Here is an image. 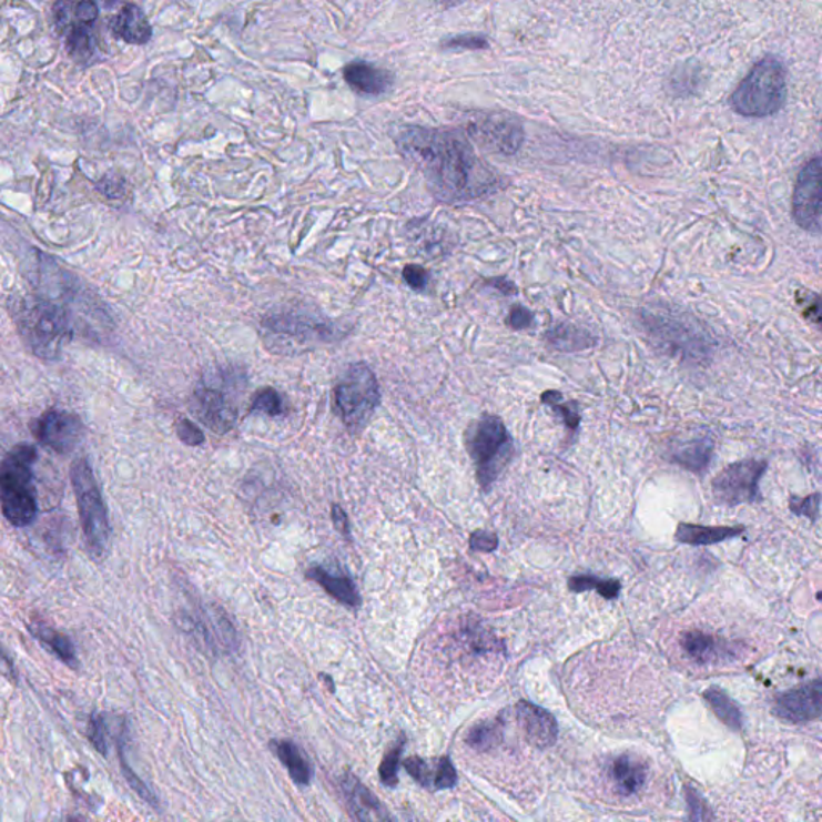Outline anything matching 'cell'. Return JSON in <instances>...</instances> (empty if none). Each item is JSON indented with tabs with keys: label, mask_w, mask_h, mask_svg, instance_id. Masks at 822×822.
<instances>
[{
	"label": "cell",
	"mask_w": 822,
	"mask_h": 822,
	"mask_svg": "<svg viewBox=\"0 0 822 822\" xmlns=\"http://www.w3.org/2000/svg\"><path fill=\"white\" fill-rule=\"evenodd\" d=\"M793 221L806 232L821 233V158L808 161L800 171L792 201Z\"/></svg>",
	"instance_id": "cell-11"
},
{
	"label": "cell",
	"mask_w": 822,
	"mask_h": 822,
	"mask_svg": "<svg viewBox=\"0 0 822 822\" xmlns=\"http://www.w3.org/2000/svg\"><path fill=\"white\" fill-rule=\"evenodd\" d=\"M788 100V70L777 57H764L750 70L730 97L735 113L745 118H768L779 113Z\"/></svg>",
	"instance_id": "cell-4"
},
{
	"label": "cell",
	"mask_w": 822,
	"mask_h": 822,
	"mask_svg": "<svg viewBox=\"0 0 822 822\" xmlns=\"http://www.w3.org/2000/svg\"><path fill=\"white\" fill-rule=\"evenodd\" d=\"M12 318L27 346L38 357L55 361L73 335L71 317L61 303L45 294L16 297Z\"/></svg>",
	"instance_id": "cell-2"
},
{
	"label": "cell",
	"mask_w": 822,
	"mask_h": 822,
	"mask_svg": "<svg viewBox=\"0 0 822 822\" xmlns=\"http://www.w3.org/2000/svg\"><path fill=\"white\" fill-rule=\"evenodd\" d=\"M820 494L811 495V497L803 498V500L792 498L791 509L795 515L806 516V518L818 520L820 518Z\"/></svg>",
	"instance_id": "cell-40"
},
{
	"label": "cell",
	"mask_w": 822,
	"mask_h": 822,
	"mask_svg": "<svg viewBox=\"0 0 822 822\" xmlns=\"http://www.w3.org/2000/svg\"><path fill=\"white\" fill-rule=\"evenodd\" d=\"M32 433L44 447L64 455L78 447L84 434V426L79 416L73 413L52 408L35 419Z\"/></svg>",
	"instance_id": "cell-13"
},
{
	"label": "cell",
	"mask_w": 822,
	"mask_h": 822,
	"mask_svg": "<svg viewBox=\"0 0 822 822\" xmlns=\"http://www.w3.org/2000/svg\"><path fill=\"white\" fill-rule=\"evenodd\" d=\"M768 463L763 459H742L727 466L713 479V497L721 505L738 506L759 500V484Z\"/></svg>",
	"instance_id": "cell-10"
},
{
	"label": "cell",
	"mask_w": 822,
	"mask_h": 822,
	"mask_svg": "<svg viewBox=\"0 0 822 822\" xmlns=\"http://www.w3.org/2000/svg\"><path fill=\"white\" fill-rule=\"evenodd\" d=\"M347 806L352 816L358 821H389L390 814L382 805L375 793L366 789L357 778L346 774L341 781Z\"/></svg>",
	"instance_id": "cell-18"
},
{
	"label": "cell",
	"mask_w": 822,
	"mask_h": 822,
	"mask_svg": "<svg viewBox=\"0 0 822 822\" xmlns=\"http://www.w3.org/2000/svg\"><path fill=\"white\" fill-rule=\"evenodd\" d=\"M569 335V326H558L549 333V343L559 351H581L591 346V336L581 329L574 328Z\"/></svg>",
	"instance_id": "cell-29"
},
{
	"label": "cell",
	"mask_w": 822,
	"mask_h": 822,
	"mask_svg": "<svg viewBox=\"0 0 822 822\" xmlns=\"http://www.w3.org/2000/svg\"><path fill=\"white\" fill-rule=\"evenodd\" d=\"M466 448L476 466V476L484 490H490L515 455V442L501 418L484 415L466 430Z\"/></svg>",
	"instance_id": "cell-5"
},
{
	"label": "cell",
	"mask_w": 822,
	"mask_h": 822,
	"mask_svg": "<svg viewBox=\"0 0 822 822\" xmlns=\"http://www.w3.org/2000/svg\"><path fill=\"white\" fill-rule=\"evenodd\" d=\"M332 518H333V522H335L337 532H341L343 535H346V537H349L351 535L349 518H347L346 513H344V509L341 508L339 505L333 506Z\"/></svg>",
	"instance_id": "cell-44"
},
{
	"label": "cell",
	"mask_w": 822,
	"mask_h": 822,
	"mask_svg": "<svg viewBox=\"0 0 822 822\" xmlns=\"http://www.w3.org/2000/svg\"><path fill=\"white\" fill-rule=\"evenodd\" d=\"M501 739V723L500 721H490V723H480L474 727L469 731L466 742L473 749L479 750V752H487L491 747H495L500 742Z\"/></svg>",
	"instance_id": "cell-31"
},
{
	"label": "cell",
	"mask_w": 822,
	"mask_h": 822,
	"mask_svg": "<svg viewBox=\"0 0 822 822\" xmlns=\"http://www.w3.org/2000/svg\"><path fill=\"white\" fill-rule=\"evenodd\" d=\"M516 716H518L520 730L526 734L529 744L540 747V749L555 745L558 739V723L548 710L522 701L516 706Z\"/></svg>",
	"instance_id": "cell-17"
},
{
	"label": "cell",
	"mask_w": 822,
	"mask_h": 822,
	"mask_svg": "<svg viewBox=\"0 0 822 822\" xmlns=\"http://www.w3.org/2000/svg\"><path fill=\"white\" fill-rule=\"evenodd\" d=\"M469 545H471V549H474V551L490 552L494 551V549H497L498 538L497 535L486 532V530H477V532H474L471 535Z\"/></svg>",
	"instance_id": "cell-43"
},
{
	"label": "cell",
	"mask_w": 822,
	"mask_h": 822,
	"mask_svg": "<svg viewBox=\"0 0 822 822\" xmlns=\"http://www.w3.org/2000/svg\"><path fill=\"white\" fill-rule=\"evenodd\" d=\"M405 770L419 784L425 785V788H433L434 770L425 760L419 759V757H412V759L405 760Z\"/></svg>",
	"instance_id": "cell-37"
},
{
	"label": "cell",
	"mask_w": 822,
	"mask_h": 822,
	"mask_svg": "<svg viewBox=\"0 0 822 822\" xmlns=\"http://www.w3.org/2000/svg\"><path fill=\"white\" fill-rule=\"evenodd\" d=\"M190 412L210 427L215 434H225L233 429L239 418V410L232 398L217 387L199 384L190 398Z\"/></svg>",
	"instance_id": "cell-14"
},
{
	"label": "cell",
	"mask_w": 822,
	"mask_h": 822,
	"mask_svg": "<svg viewBox=\"0 0 822 822\" xmlns=\"http://www.w3.org/2000/svg\"><path fill=\"white\" fill-rule=\"evenodd\" d=\"M108 728L105 718L100 716H93L89 721V739L93 747L99 750L102 755H108Z\"/></svg>",
	"instance_id": "cell-38"
},
{
	"label": "cell",
	"mask_w": 822,
	"mask_h": 822,
	"mask_svg": "<svg viewBox=\"0 0 822 822\" xmlns=\"http://www.w3.org/2000/svg\"><path fill=\"white\" fill-rule=\"evenodd\" d=\"M402 275H404L405 283L415 291L426 290L427 283H429V274H427L426 268L422 267V265H405Z\"/></svg>",
	"instance_id": "cell-41"
},
{
	"label": "cell",
	"mask_w": 822,
	"mask_h": 822,
	"mask_svg": "<svg viewBox=\"0 0 822 822\" xmlns=\"http://www.w3.org/2000/svg\"><path fill=\"white\" fill-rule=\"evenodd\" d=\"M407 738L404 734L398 735L396 744L390 747L389 752L384 757L382 767H379V778L387 788H396L398 782V764H400L402 753H404Z\"/></svg>",
	"instance_id": "cell-32"
},
{
	"label": "cell",
	"mask_w": 822,
	"mask_h": 822,
	"mask_svg": "<svg viewBox=\"0 0 822 822\" xmlns=\"http://www.w3.org/2000/svg\"><path fill=\"white\" fill-rule=\"evenodd\" d=\"M250 412H261L268 416H280L285 412L282 396L274 387H262L251 398Z\"/></svg>",
	"instance_id": "cell-33"
},
{
	"label": "cell",
	"mask_w": 822,
	"mask_h": 822,
	"mask_svg": "<svg viewBox=\"0 0 822 822\" xmlns=\"http://www.w3.org/2000/svg\"><path fill=\"white\" fill-rule=\"evenodd\" d=\"M382 404L378 378L366 364L349 365L333 389V408L351 433H361Z\"/></svg>",
	"instance_id": "cell-6"
},
{
	"label": "cell",
	"mask_w": 822,
	"mask_h": 822,
	"mask_svg": "<svg viewBox=\"0 0 822 822\" xmlns=\"http://www.w3.org/2000/svg\"><path fill=\"white\" fill-rule=\"evenodd\" d=\"M38 451L20 444L0 463V508L12 526L27 527L38 516L34 465Z\"/></svg>",
	"instance_id": "cell-3"
},
{
	"label": "cell",
	"mask_w": 822,
	"mask_h": 822,
	"mask_svg": "<svg viewBox=\"0 0 822 822\" xmlns=\"http://www.w3.org/2000/svg\"><path fill=\"white\" fill-rule=\"evenodd\" d=\"M114 35L132 45H143L152 39L153 30L143 10L135 3H125L111 21Z\"/></svg>",
	"instance_id": "cell-21"
},
{
	"label": "cell",
	"mask_w": 822,
	"mask_h": 822,
	"mask_svg": "<svg viewBox=\"0 0 822 822\" xmlns=\"http://www.w3.org/2000/svg\"><path fill=\"white\" fill-rule=\"evenodd\" d=\"M713 455V442L701 437V439L688 440L671 454V461L683 466L692 473H703L709 468Z\"/></svg>",
	"instance_id": "cell-24"
},
{
	"label": "cell",
	"mask_w": 822,
	"mask_h": 822,
	"mask_svg": "<svg viewBox=\"0 0 822 822\" xmlns=\"http://www.w3.org/2000/svg\"><path fill=\"white\" fill-rule=\"evenodd\" d=\"M71 484L77 495L79 519L89 552L103 559L110 548L111 527L102 491L88 459L79 458L71 466Z\"/></svg>",
	"instance_id": "cell-7"
},
{
	"label": "cell",
	"mask_w": 822,
	"mask_h": 822,
	"mask_svg": "<svg viewBox=\"0 0 822 822\" xmlns=\"http://www.w3.org/2000/svg\"><path fill=\"white\" fill-rule=\"evenodd\" d=\"M52 20L68 55L78 63L89 61L93 53L92 30L99 20L95 0H57Z\"/></svg>",
	"instance_id": "cell-8"
},
{
	"label": "cell",
	"mask_w": 822,
	"mask_h": 822,
	"mask_svg": "<svg viewBox=\"0 0 822 822\" xmlns=\"http://www.w3.org/2000/svg\"><path fill=\"white\" fill-rule=\"evenodd\" d=\"M703 698H706V701L712 707L713 712L717 713V717L727 727H730L731 730H741L742 723H744L741 709L735 706V702L732 701L727 692L721 691L720 688H710L703 692Z\"/></svg>",
	"instance_id": "cell-27"
},
{
	"label": "cell",
	"mask_w": 822,
	"mask_h": 822,
	"mask_svg": "<svg viewBox=\"0 0 822 822\" xmlns=\"http://www.w3.org/2000/svg\"><path fill=\"white\" fill-rule=\"evenodd\" d=\"M821 680H814L813 683L779 696L774 713L793 723L818 720L821 717Z\"/></svg>",
	"instance_id": "cell-16"
},
{
	"label": "cell",
	"mask_w": 822,
	"mask_h": 822,
	"mask_svg": "<svg viewBox=\"0 0 822 822\" xmlns=\"http://www.w3.org/2000/svg\"><path fill=\"white\" fill-rule=\"evenodd\" d=\"M397 146L425 175L433 195L445 203L484 199L500 189V177L457 132L408 128L397 139Z\"/></svg>",
	"instance_id": "cell-1"
},
{
	"label": "cell",
	"mask_w": 822,
	"mask_h": 822,
	"mask_svg": "<svg viewBox=\"0 0 822 822\" xmlns=\"http://www.w3.org/2000/svg\"><path fill=\"white\" fill-rule=\"evenodd\" d=\"M271 749L274 750V753L276 757H278L280 762L285 764L291 779H293L296 784H311L312 768L311 764L307 763V760L304 759L303 752H301L300 747L291 741H272Z\"/></svg>",
	"instance_id": "cell-25"
},
{
	"label": "cell",
	"mask_w": 822,
	"mask_h": 822,
	"mask_svg": "<svg viewBox=\"0 0 822 822\" xmlns=\"http://www.w3.org/2000/svg\"><path fill=\"white\" fill-rule=\"evenodd\" d=\"M490 283L491 286H497L498 290L503 291L505 294H516L518 291H516V286L513 285L511 282H508V280L505 278H497L491 280Z\"/></svg>",
	"instance_id": "cell-45"
},
{
	"label": "cell",
	"mask_w": 822,
	"mask_h": 822,
	"mask_svg": "<svg viewBox=\"0 0 822 822\" xmlns=\"http://www.w3.org/2000/svg\"><path fill=\"white\" fill-rule=\"evenodd\" d=\"M175 433H177V437L183 444L192 445V447H196L204 442L203 430L195 423L190 422L189 418H181L175 423Z\"/></svg>",
	"instance_id": "cell-39"
},
{
	"label": "cell",
	"mask_w": 822,
	"mask_h": 822,
	"mask_svg": "<svg viewBox=\"0 0 822 822\" xmlns=\"http://www.w3.org/2000/svg\"><path fill=\"white\" fill-rule=\"evenodd\" d=\"M30 631L32 637L47 646L53 654L59 656L64 663L77 669V649H74L73 642H71L67 635L60 633L55 628L47 627V625L41 622L30 625Z\"/></svg>",
	"instance_id": "cell-26"
},
{
	"label": "cell",
	"mask_w": 822,
	"mask_h": 822,
	"mask_svg": "<svg viewBox=\"0 0 822 822\" xmlns=\"http://www.w3.org/2000/svg\"><path fill=\"white\" fill-rule=\"evenodd\" d=\"M457 770H455L450 760H448L447 757H444V759H440L439 762H437L436 768H434L433 789H436V791L451 789L457 785Z\"/></svg>",
	"instance_id": "cell-34"
},
{
	"label": "cell",
	"mask_w": 822,
	"mask_h": 822,
	"mask_svg": "<svg viewBox=\"0 0 822 822\" xmlns=\"http://www.w3.org/2000/svg\"><path fill=\"white\" fill-rule=\"evenodd\" d=\"M744 534V527H703L692 524H680L674 538L686 545H713L730 540Z\"/></svg>",
	"instance_id": "cell-23"
},
{
	"label": "cell",
	"mask_w": 822,
	"mask_h": 822,
	"mask_svg": "<svg viewBox=\"0 0 822 822\" xmlns=\"http://www.w3.org/2000/svg\"><path fill=\"white\" fill-rule=\"evenodd\" d=\"M569 590L576 591V593L596 590L605 598L613 599L619 596L620 583L617 580H605L595 576H577L569 580Z\"/></svg>",
	"instance_id": "cell-30"
},
{
	"label": "cell",
	"mask_w": 822,
	"mask_h": 822,
	"mask_svg": "<svg viewBox=\"0 0 822 822\" xmlns=\"http://www.w3.org/2000/svg\"><path fill=\"white\" fill-rule=\"evenodd\" d=\"M442 47L448 50H486L490 47V42H488L486 35L463 34L448 38L447 41L442 42Z\"/></svg>",
	"instance_id": "cell-36"
},
{
	"label": "cell",
	"mask_w": 822,
	"mask_h": 822,
	"mask_svg": "<svg viewBox=\"0 0 822 822\" xmlns=\"http://www.w3.org/2000/svg\"><path fill=\"white\" fill-rule=\"evenodd\" d=\"M265 329L278 336L307 337V339L326 341L332 337L333 329L329 323L317 322L315 318L296 317V315H275L262 322Z\"/></svg>",
	"instance_id": "cell-20"
},
{
	"label": "cell",
	"mask_w": 822,
	"mask_h": 822,
	"mask_svg": "<svg viewBox=\"0 0 822 822\" xmlns=\"http://www.w3.org/2000/svg\"><path fill=\"white\" fill-rule=\"evenodd\" d=\"M469 132L480 145L503 154H515L524 142L522 124L515 114H480L469 124Z\"/></svg>",
	"instance_id": "cell-12"
},
{
	"label": "cell",
	"mask_w": 822,
	"mask_h": 822,
	"mask_svg": "<svg viewBox=\"0 0 822 822\" xmlns=\"http://www.w3.org/2000/svg\"><path fill=\"white\" fill-rule=\"evenodd\" d=\"M122 744H124V741H120V762L122 768V773H124L125 779H128L129 784H131V788L134 789L135 792L139 793L140 796H142L145 802H149L150 805L158 808L156 799H154L153 792L150 791L149 788H146L145 784H143L142 779L138 777V774L132 771V768L129 767L128 763H125V755L124 752H122Z\"/></svg>",
	"instance_id": "cell-35"
},
{
	"label": "cell",
	"mask_w": 822,
	"mask_h": 822,
	"mask_svg": "<svg viewBox=\"0 0 822 822\" xmlns=\"http://www.w3.org/2000/svg\"><path fill=\"white\" fill-rule=\"evenodd\" d=\"M605 784L620 799L641 796L651 779V768L633 753H622L605 763Z\"/></svg>",
	"instance_id": "cell-15"
},
{
	"label": "cell",
	"mask_w": 822,
	"mask_h": 822,
	"mask_svg": "<svg viewBox=\"0 0 822 822\" xmlns=\"http://www.w3.org/2000/svg\"><path fill=\"white\" fill-rule=\"evenodd\" d=\"M678 649L686 662L706 670L734 666L745 652L739 642L702 628L683 631L678 638Z\"/></svg>",
	"instance_id": "cell-9"
},
{
	"label": "cell",
	"mask_w": 822,
	"mask_h": 822,
	"mask_svg": "<svg viewBox=\"0 0 822 822\" xmlns=\"http://www.w3.org/2000/svg\"><path fill=\"white\" fill-rule=\"evenodd\" d=\"M308 580L315 581L321 585L323 590L329 596L336 599V601L343 602V605L349 606V608H358L362 599L358 595L357 587L354 581L346 576H335L329 570L323 569L321 566H314L305 572Z\"/></svg>",
	"instance_id": "cell-22"
},
{
	"label": "cell",
	"mask_w": 822,
	"mask_h": 822,
	"mask_svg": "<svg viewBox=\"0 0 822 822\" xmlns=\"http://www.w3.org/2000/svg\"><path fill=\"white\" fill-rule=\"evenodd\" d=\"M513 329H526L534 325V314L522 305H515L506 321Z\"/></svg>",
	"instance_id": "cell-42"
},
{
	"label": "cell",
	"mask_w": 822,
	"mask_h": 822,
	"mask_svg": "<svg viewBox=\"0 0 822 822\" xmlns=\"http://www.w3.org/2000/svg\"><path fill=\"white\" fill-rule=\"evenodd\" d=\"M541 402L551 408L556 415L561 416L564 426L569 427L572 433L579 429L581 418L576 402H562L561 393H558V390H547L541 396Z\"/></svg>",
	"instance_id": "cell-28"
},
{
	"label": "cell",
	"mask_w": 822,
	"mask_h": 822,
	"mask_svg": "<svg viewBox=\"0 0 822 822\" xmlns=\"http://www.w3.org/2000/svg\"><path fill=\"white\" fill-rule=\"evenodd\" d=\"M352 91L362 95H382L389 91L394 79L389 71L368 61H352L343 71Z\"/></svg>",
	"instance_id": "cell-19"
}]
</instances>
